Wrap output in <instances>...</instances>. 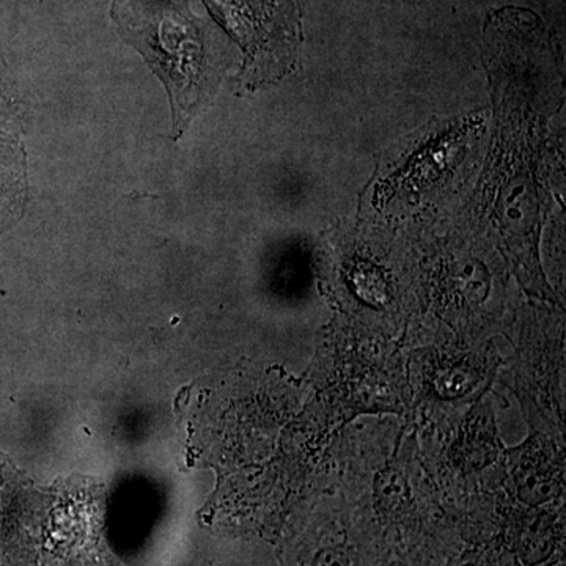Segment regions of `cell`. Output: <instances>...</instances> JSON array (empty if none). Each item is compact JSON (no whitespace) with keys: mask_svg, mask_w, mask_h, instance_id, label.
<instances>
[{"mask_svg":"<svg viewBox=\"0 0 566 566\" xmlns=\"http://www.w3.org/2000/svg\"><path fill=\"white\" fill-rule=\"evenodd\" d=\"M285 566H371L352 534L344 510L305 516L285 547Z\"/></svg>","mask_w":566,"mask_h":566,"instance_id":"cell-1","label":"cell"},{"mask_svg":"<svg viewBox=\"0 0 566 566\" xmlns=\"http://www.w3.org/2000/svg\"><path fill=\"white\" fill-rule=\"evenodd\" d=\"M510 455V494L517 506L551 509L564 501V461L545 436L535 433Z\"/></svg>","mask_w":566,"mask_h":566,"instance_id":"cell-2","label":"cell"},{"mask_svg":"<svg viewBox=\"0 0 566 566\" xmlns=\"http://www.w3.org/2000/svg\"><path fill=\"white\" fill-rule=\"evenodd\" d=\"M486 356L479 353L434 352L423 359V395L436 403H455L485 386Z\"/></svg>","mask_w":566,"mask_h":566,"instance_id":"cell-3","label":"cell"},{"mask_svg":"<svg viewBox=\"0 0 566 566\" xmlns=\"http://www.w3.org/2000/svg\"><path fill=\"white\" fill-rule=\"evenodd\" d=\"M501 455V442L491 416L480 415L468 420L461 428L455 447L453 461L464 472L483 471L494 464Z\"/></svg>","mask_w":566,"mask_h":566,"instance_id":"cell-4","label":"cell"},{"mask_svg":"<svg viewBox=\"0 0 566 566\" xmlns=\"http://www.w3.org/2000/svg\"><path fill=\"white\" fill-rule=\"evenodd\" d=\"M468 549H460L447 558L442 566H517L504 549L494 543H469Z\"/></svg>","mask_w":566,"mask_h":566,"instance_id":"cell-5","label":"cell"},{"mask_svg":"<svg viewBox=\"0 0 566 566\" xmlns=\"http://www.w3.org/2000/svg\"><path fill=\"white\" fill-rule=\"evenodd\" d=\"M7 479H9V471H7L6 464H3L2 458H0V491L6 486Z\"/></svg>","mask_w":566,"mask_h":566,"instance_id":"cell-6","label":"cell"},{"mask_svg":"<svg viewBox=\"0 0 566 566\" xmlns=\"http://www.w3.org/2000/svg\"><path fill=\"white\" fill-rule=\"evenodd\" d=\"M553 566H565V562H564V560H562V562H558V564H556V565H553Z\"/></svg>","mask_w":566,"mask_h":566,"instance_id":"cell-7","label":"cell"}]
</instances>
